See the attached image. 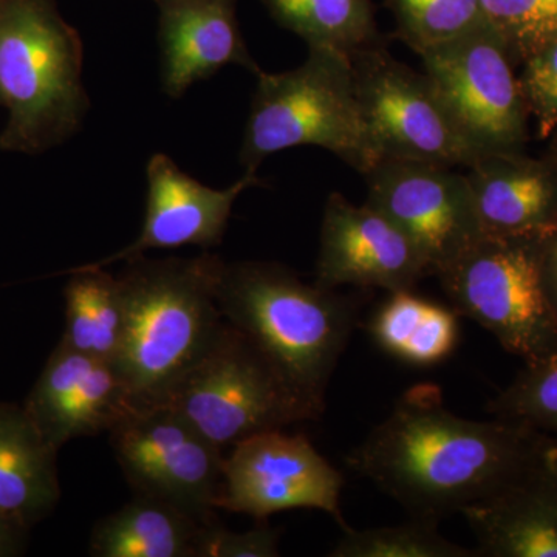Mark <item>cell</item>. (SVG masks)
Here are the masks:
<instances>
[{
	"instance_id": "cell-1",
	"label": "cell",
	"mask_w": 557,
	"mask_h": 557,
	"mask_svg": "<svg viewBox=\"0 0 557 557\" xmlns=\"http://www.w3.org/2000/svg\"><path fill=\"white\" fill-rule=\"evenodd\" d=\"M555 440L522 421L457 416L437 384L421 383L397 399L346 461L410 518L440 522L533 474Z\"/></svg>"
},
{
	"instance_id": "cell-9",
	"label": "cell",
	"mask_w": 557,
	"mask_h": 557,
	"mask_svg": "<svg viewBox=\"0 0 557 557\" xmlns=\"http://www.w3.org/2000/svg\"><path fill=\"white\" fill-rule=\"evenodd\" d=\"M359 102L383 160L469 168L483 153L457 126L426 73L375 46L351 58Z\"/></svg>"
},
{
	"instance_id": "cell-23",
	"label": "cell",
	"mask_w": 557,
	"mask_h": 557,
	"mask_svg": "<svg viewBox=\"0 0 557 557\" xmlns=\"http://www.w3.org/2000/svg\"><path fill=\"white\" fill-rule=\"evenodd\" d=\"M271 16L309 49L347 58L380 46L370 0H263Z\"/></svg>"
},
{
	"instance_id": "cell-13",
	"label": "cell",
	"mask_w": 557,
	"mask_h": 557,
	"mask_svg": "<svg viewBox=\"0 0 557 557\" xmlns=\"http://www.w3.org/2000/svg\"><path fill=\"white\" fill-rule=\"evenodd\" d=\"M431 276L423 256L401 230L366 201L361 207L332 193L322 214L318 287L410 292Z\"/></svg>"
},
{
	"instance_id": "cell-12",
	"label": "cell",
	"mask_w": 557,
	"mask_h": 557,
	"mask_svg": "<svg viewBox=\"0 0 557 557\" xmlns=\"http://www.w3.org/2000/svg\"><path fill=\"white\" fill-rule=\"evenodd\" d=\"M368 203L416 245L437 277L482 236L465 174L420 161L383 160L364 175Z\"/></svg>"
},
{
	"instance_id": "cell-29",
	"label": "cell",
	"mask_w": 557,
	"mask_h": 557,
	"mask_svg": "<svg viewBox=\"0 0 557 557\" xmlns=\"http://www.w3.org/2000/svg\"><path fill=\"white\" fill-rule=\"evenodd\" d=\"M278 531L259 527L245 533H233L220 525L219 520L209 523L201 536L199 557H276Z\"/></svg>"
},
{
	"instance_id": "cell-20",
	"label": "cell",
	"mask_w": 557,
	"mask_h": 557,
	"mask_svg": "<svg viewBox=\"0 0 557 557\" xmlns=\"http://www.w3.org/2000/svg\"><path fill=\"white\" fill-rule=\"evenodd\" d=\"M214 520L135 494L95 525L89 552L95 557H199L201 536Z\"/></svg>"
},
{
	"instance_id": "cell-2",
	"label": "cell",
	"mask_w": 557,
	"mask_h": 557,
	"mask_svg": "<svg viewBox=\"0 0 557 557\" xmlns=\"http://www.w3.org/2000/svg\"><path fill=\"white\" fill-rule=\"evenodd\" d=\"M220 313L265 355L319 420L351 333L357 300L306 284L276 262L222 260L215 281Z\"/></svg>"
},
{
	"instance_id": "cell-15",
	"label": "cell",
	"mask_w": 557,
	"mask_h": 557,
	"mask_svg": "<svg viewBox=\"0 0 557 557\" xmlns=\"http://www.w3.org/2000/svg\"><path fill=\"white\" fill-rule=\"evenodd\" d=\"M51 445L109 432L137 409L113 362L60 343L22 406Z\"/></svg>"
},
{
	"instance_id": "cell-24",
	"label": "cell",
	"mask_w": 557,
	"mask_h": 557,
	"mask_svg": "<svg viewBox=\"0 0 557 557\" xmlns=\"http://www.w3.org/2000/svg\"><path fill=\"white\" fill-rule=\"evenodd\" d=\"M437 520L410 518L397 527L344 531L332 557H479L478 549L454 544L438 531Z\"/></svg>"
},
{
	"instance_id": "cell-25",
	"label": "cell",
	"mask_w": 557,
	"mask_h": 557,
	"mask_svg": "<svg viewBox=\"0 0 557 557\" xmlns=\"http://www.w3.org/2000/svg\"><path fill=\"white\" fill-rule=\"evenodd\" d=\"M392 7L399 38L417 54L487 25L480 0H392Z\"/></svg>"
},
{
	"instance_id": "cell-19",
	"label": "cell",
	"mask_w": 557,
	"mask_h": 557,
	"mask_svg": "<svg viewBox=\"0 0 557 557\" xmlns=\"http://www.w3.org/2000/svg\"><path fill=\"white\" fill-rule=\"evenodd\" d=\"M58 450L24 408L0 405V516L30 528L61 497Z\"/></svg>"
},
{
	"instance_id": "cell-10",
	"label": "cell",
	"mask_w": 557,
	"mask_h": 557,
	"mask_svg": "<svg viewBox=\"0 0 557 557\" xmlns=\"http://www.w3.org/2000/svg\"><path fill=\"white\" fill-rule=\"evenodd\" d=\"M109 443L137 496L157 498L201 520H214L223 479V449L166 406L132 410Z\"/></svg>"
},
{
	"instance_id": "cell-26",
	"label": "cell",
	"mask_w": 557,
	"mask_h": 557,
	"mask_svg": "<svg viewBox=\"0 0 557 557\" xmlns=\"http://www.w3.org/2000/svg\"><path fill=\"white\" fill-rule=\"evenodd\" d=\"M486 412L522 421L557 440V354L523 364L515 380L487 403Z\"/></svg>"
},
{
	"instance_id": "cell-33",
	"label": "cell",
	"mask_w": 557,
	"mask_h": 557,
	"mask_svg": "<svg viewBox=\"0 0 557 557\" xmlns=\"http://www.w3.org/2000/svg\"><path fill=\"white\" fill-rule=\"evenodd\" d=\"M548 139H552V149H549V157L557 161V131Z\"/></svg>"
},
{
	"instance_id": "cell-7",
	"label": "cell",
	"mask_w": 557,
	"mask_h": 557,
	"mask_svg": "<svg viewBox=\"0 0 557 557\" xmlns=\"http://www.w3.org/2000/svg\"><path fill=\"white\" fill-rule=\"evenodd\" d=\"M157 405L177 412L220 449L317 420L265 355L228 322L211 350Z\"/></svg>"
},
{
	"instance_id": "cell-21",
	"label": "cell",
	"mask_w": 557,
	"mask_h": 557,
	"mask_svg": "<svg viewBox=\"0 0 557 557\" xmlns=\"http://www.w3.org/2000/svg\"><path fill=\"white\" fill-rule=\"evenodd\" d=\"M458 317L453 307L421 298L410 289L388 293L368 329L376 346L391 357L413 368H432L456 350Z\"/></svg>"
},
{
	"instance_id": "cell-31",
	"label": "cell",
	"mask_w": 557,
	"mask_h": 557,
	"mask_svg": "<svg viewBox=\"0 0 557 557\" xmlns=\"http://www.w3.org/2000/svg\"><path fill=\"white\" fill-rule=\"evenodd\" d=\"M28 527L0 516V557L20 556L24 553Z\"/></svg>"
},
{
	"instance_id": "cell-8",
	"label": "cell",
	"mask_w": 557,
	"mask_h": 557,
	"mask_svg": "<svg viewBox=\"0 0 557 557\" xmlns=\"http://www.w3.org/2000/svg\"><path fill=\"white\" fill-rule=\"evenodd\" d=\"M418 57L443 104L480 153L523 150L530 113L515 57L496 30L485 25Z\"/></svg>"
},
{
	"instance_id": "cell-5",
	"label": "cell",
	"mask_w": 557,
	"mask_h": 557,
	"mask_svg": "<svg viewBox=\"0 0 557 557\" xmlns=\"http://www.w3.org/2000/svg\"><path fill=\"white\" fill-rule=\"evenodd\" d=\"M240 163L258 174L270 156L296 146L332 152L359 174L383 161L359 102L350 58L309 49L298 69L256 75Z\"/></svg>"
},
{
	"instance_id": "cell-18",
	"label": "cell",
	"mask_w": 557,
	"mask_h": 557,
	"mask_svg": "<svg viewBox=\"0 0 557 557\" xmlns=\"http://www.w3.org/2000/svg\"><path fill=\"white\" fill-rule=\"evenodd\" d=\"M460 515L474 533L479 557H557V472L549 453L522 482Z\"/></svg>"
},
{
	"instance_id": "cell-6",
	"label": "cell",
	"mask_w": 557,
	"mask_h": 557,
	"mask_svg": "<svg viewBox=\"0 0 557 557\" xmlns=\"http://www.w3.org/2000/svg\"><path fill=\"white\" fill-rule=\"evenodd\" d=\"M542 237L482 234L437 276L450 307L523 364L557 354V314L542 277Z\"/></svg>"
},
{
	"instance_id": "cell-3",
	"label": "cell",
	"mask_w": 557,
	"mask_h": 557,
	"mask_svg": "<svg viewBox=\"0 0 557 557\" xmlns=\"http://www.w3.org/2000/svg\"><path fill=\"white\" fill-rule=\"evenodd\" d=\"M223 259L124 260L120 281L126 299V330L113 364L137 408L153 406L211 350L225 329L215 298Z\"/></svg>"
},
{
	"instance_id": "cell-27",
	"label": "cell",
	"mask_w": 557,
	"mask_h": 557,
	"mask_svg": "<svg viewBox=\"0 0 557 557\" xmlns=\"http://www.w3.org/2000/svg\"><path fill=\"white\" fill-rule=\"evenodd\" d=\"M487 25L507 44L516 62L557 38V0H480Z\"/></svg>"
},
{
	"instance_id": "cell-30",
	"label": "cell",
	"mask_w": 557,
	"mask_h": 557,
	"mask_svg": "<svg viewBox=\"0 0 557 557\" xmlns=\"http://www.w3.org/2000/svg\"><path fill=\"white\" fill-rule=\"evenodd\" d=\"M542 277L557 314V223L541 239Z\"/></svg>"
},
{
	"instance_id": "cell-28",
	"label": "cell",
	"mask_w": 557,
	"mask_h": 557,
	"mask_svg": "<svg viewBox=\"0 0 557 557\" xmlns=\"http://www.w3.org/2000/svg\"><path fill=\"white\" fill-rule=\"evenodd\" d=\"M519 76L530 119L537 135L548 139L557 131V38L522 61Z\"/></svg>"
},
{
	"instance_id": "cell-16",
	"label": "cell",
	"mask_w": 557,
	"mask_h": 557,
	"mask_svg": "<svg viewBox=\"0 0 557 557\" xmlns=\"http://www.w3.org/2000/svg\"><path fill=\"white\" fill-rule=\"evenodd\" d=\"M153 2L159 10L161 87L168 97L182 98L226 65L262 72L242 36L237 0Z\"/></svg>"
},
{
	"instance_id": "cell-4",
	"label": "cell",
	"mask_w": 557,
	"mask_h": 557,
	"mask_svg": "<svg viewBox=\"0 0 557 557\" xmlns=\"http://www.w3.org/2000/svg\"><path fill=\"white\" fill-rule=\"evenodd\" d=\"M84 47L54 0H0V149L38 153L76 134L89 112Z\"/></svg>"
},
{
	"instance_id": "cell-17",
	"label": "cell",
	"mask_w": 557,
	"mask_h": 557,
	"mask_svg": "<svg viewBox=\"0 0 557 557\" xmlns=\"http://www.w3.org/2000/svg\"><path fill=\"white\" fill-rule=\"evenodd\" d=\"M465 172L487 236L542 237L557 223V161L523 150L486 153Z\"/></svg>"
},
{
	"instance_id": "cell-14",
	"label": "cell",
	"mask_w": 557,
	"mask_h": 557,
	"mask_svg": "<svg viewBox=\"0 0 557 557\" xmlns=\"http://www.w3.org/2000/svg\"><path fill=\"white\" fill-rule=\"evenodd\" d=\"M148 197L141 233L134 244L100 260L90 269H106L112 263L137 258L150 249L200 247L222 244L234 205L245 190L259 186L258 174L244 177L225 189L203 185L183 172L171 157L156 153L146 168Z\"/></svg>"
},
{
	"instance_id": "cell-11",
	"label": "cell",
	"mask_w": 557,
	"mask_h": 557,
	"mask_svg": "<svg viewBox=\"0 0 557 557\" xmlns=\"http://www.w3.org/2000/svg\"><path fill=\"white\" fill-rule=\"evenodd\" d=\"M343 474L329 463L309 438L262 432L236 443L223 461L218 509L265 520L288 509H319L344 531L341 515Z\"/></svg>"
},
{
	"instance_id": "cell-32",
	"label": "cell",
	"mask_w": 557,
	"mask_h": 557,
	"mask_svg": "<svg viewBox=\"0 0 557 557\" xmlns=\"http://www.w3.org/2000/svg\"><path fill=\"white\" fill-rule=\"evenodd\" d=\"M549 463H552L553 469L557 472V440H555L552 448H549Z\"/></svg>"
},
{
	"instance_id": "cell-22",
	"label": "cell",
	"mask_w": 557,
	"mask_h": 557,
	"mask_svg": "<svg viewBox=\"0 0 557 557\" xmlns=\"http://www.w3.org/2000/svg\"><path fill=\"white\" fill-rule=\"evenodd\" d=\"M69 273L61 343L79 354L115 362L126 330V299L120 277L86 265Z\"/></svg>"
}]
</instances>
